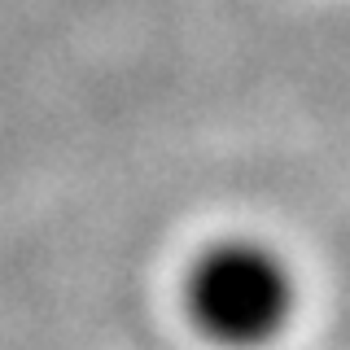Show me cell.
<instances>
[{
    "label": "cell",
    "mask_w": 350,
    "mask_h": 350,
    "mask_svg": "<svg viewBox=\"0 0 350 350\" xmlns=\"http://www.w3.org/2000/svg\"><path fill=\"white\" fill-rule=\"evenodd\" d=\"M193 324L228 350H254L284 333L293 315V276L280 254L258 241H224L189 271Z\"/></svg>",
    "instance_id": "obj_1"
}]
</instances>
